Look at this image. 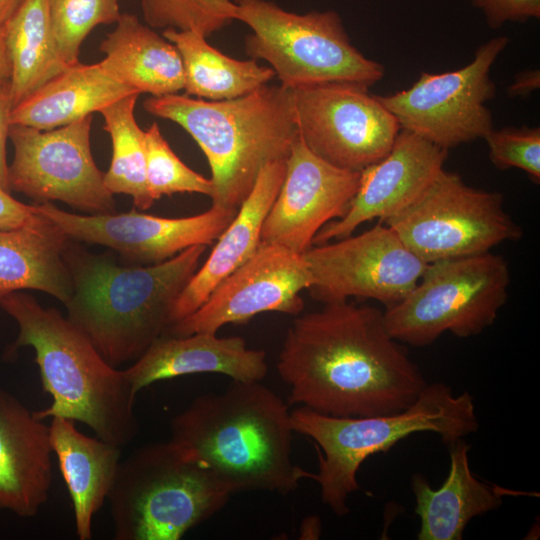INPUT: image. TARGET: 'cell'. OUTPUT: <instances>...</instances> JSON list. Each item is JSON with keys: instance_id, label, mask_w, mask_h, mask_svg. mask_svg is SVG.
Masks as SVG:
<instances>
[{"instance_id": "obj_1", "label": "cell", "mask_w": 540, "mask_h": 540, "mask_svg": "<svg viewBox=\"0 0 540 540\" xmlns=\"http://www.w3.org/2000/svg\"><path fill=\"white\" fill-rule=\"evenodd\" d=\"M277 371L290 388L289 403L334 417L400 412L427 384L388 333L383 311L347 300L297 315Z\"/></svg>"}, {"instance_id": "obj_2", "label": "cell", "mask_w": 540, "mask_h": 540, "mask_svg": "<svg viewBox=\"0 0 540 540\" xmlns=\"http://www.w3.org/2000/svg\"><path fill=\"white\" fill-rule=\"evenodd\" d=\"M288 406L261 381H233L221 393L197 396L170 422V441L206 467L232 495H287L310 473L291 459Z\"/></svg>"}, {"instance_id": "obj_3", "label": "cell", "mask_w": 540, "mask_h": 540, "mask_svg": "<svg viewBox=\"0 0 540 540\" xmlns=\"http://www.w3.org/2000/svg\"><path fill=\"white\" fill-rule=\"evenodd\" d=\"M205 245L154 265H122L69 239L64 257L73 291L67 318L112 366L135 362L164 335L173 305L200 266Z\"/></svg>"}, {"instance_id": "obj_4", "label": "cell", "mask_w": 540, "mask_h": 540, "mask_svg": "<svg viewBox=\"0 0 540 540\" xmlns=\"http://www.w3.org/2000/svg\"><path fill=\"white\" fill-rule=\"evenodd\" d=\"M0 306L18 325L14 346L34 349L42 387L52 398L35 416L78 421L121 449L130 444L139 431L137 392L125 371L110 365L67 317L33 296L13 292Z\"/></svg>"}, {"instance_id": "obj_5", "label": "cell", "mask_w": 540, "mask_h": 540, "mask_svg": "<svg viewBox=\"0 0 540 540\" xmlns=\"http://www.w3.org/2000/svg\"><path fill=\"white\" fill-rule=\"evenodd\" d=\"M143 107L195 140L210 166L212 205L225 208L238 209L262 168L286 159L299 136L292 91L282 85L221 101L178 93L150 96Z\"/></svg>"}, {"instance_id": "obj_6", "label": "cell", "mask_w": 540, "mask_h": 540, "mask_svg": "<svg viewBox=\"0 0 540 540\" xmlns=\"http://www.w3.org/2000/svg\"><path fill=\"white\" fill-rule=\"evenodd\" d=\"M290 416L293 431L315 442L314 480L323 503L337 516L348 514V497L359 490L357 472L368 457L389 451L414 433H436L448 445L479 426L472 396L455 395L441 382L426 384L411 405L393 414L334 417L299 407Z\"/></svg>"}, {"instance_id": "obj_7", "label": "cell", "mask_w": 540, "mask_h": 540, "mask_svg": "<svg viewBox=\"0 0 540 540\" xmlns=\"http://www.w3.org/2000/svg\"><path fill=\"white\" fill-rule=\"evenodd\" d=\"M232 493L170 440L121 460L108 494L115 540H179Z\"/></svg>"}, {"instance_id": "obj_8", "label": "cell", "mask_w": 540, "mask_h": 540, "mask_svg": "<svg viewBox=\"0 0 540 540\" xmlns=\"http://www.w3.org/2000/svg\"><path fill=\"white\" fill-rule=\"evenodd\" d=\"M233 1L236 20L251 29L245 38L246 54L267 61L280 85L294 89L351 82L371 87L384 77V66L352 44L337 12L297 14L268 0Z\"/></svg>"}, {"instance_id": "obj_9", "label": "cell", "mask_w": 540, "mask_h": 540, "mask_svg": "<svg viewBox=\"0 0 540 540\" xmlns=\"http://www.w3.org/2000/svg\"><path fill=\"white\" fill-rule=\"evenodd\" d=\"M510 282L507 261L491 251L429 263L415 287L383 311L386 329L398 342L416 347L445 332L476 336L497 319Z\"/></svg>"}, {"instance_id": "obj_10", "label": "cell", "mask_w": 540, "mask_h": 540, "mask_svg": "<svg viewBox=\"0 0 540 540\" xmlns=\"http://www.w3.org/2000/svg\"><path fill=\"white\" fill-rule=\"evenodd\" d=\"M383 223L427 264L489 252L523 236L500 192L469 186L445 169L412 204Z\"/></svg>"}, {"instance_id": "obj_11", "label": "cell", "mask_w": 540, "mask_h": 540, "mask_svg": "<svg viewBox=\"0 0 540 540\" xmlns=\"http://www.w3.org/2000/svg\"><path fill=\"white\" fill-rule=\"evenodd\" d=\"M508 42L506 36L494 37L476 49L467 65L422 72L409 88L379 99L401 129L445 150L483 139L494 128L487 107L496 94L491 69Z\"/></svg>"}, {"instance_id": "obj_12", "label": "cell", "mask_w": 540, "mask_h": 540, "mask_svg": "<svg viewBox=\"0 0 540 540\" xmlns=\"http://www.w3.org/2000/svg\"><path fill=\"white\" fill-rule=\"evenodd\" d=\"M93 116L51 130L11 124L14 157L8 166L11 191L37 204L61 201L90 214L113 213L116 202L104 184L90 146Z\"/></svg>"}, {"instance_id": "obj_13", "label": "cell", "mask_w": 540, "mask_h": 540, "mask_svg": "<svg viewBox=\"0 0 540 540\" xmlns=\"http://www.w3.org/2000/svg\"><path fill=\"white\" fill-rule=\"evenodd\" d=\"M369 88L324 82L291 89L299 137L314 154L361 171L390 151L401 128Z\"/></svg>"}, {"instance_id": "obj_14", "label": "cell", "mask_w": 540, "mask_h": 540, "mask_svg": "<svg viewBox=\"0 0 540 540\" xmlns=\"http://www.w3.org/2000/svg\"><path fill=\"white\" fill-rule=\"evenodd\" d=\"M302 255L312 278L307 291L323 304L357 297L389 307L415 287L428 265L383 222Z\"/></svg>"}, {"instance_id": "obj_15", "label": "cell", "mask_w": 540, "mask_h": 540, "mask_svg": "<svg viewBox=\"0 0 540 540\" xmlns=\"http://www.w3.org/2000/svg\"><path fill=\"white\" fill-rule=\"evenodd\" d=\"M68 238L115 250L128 265H154L195 245H210L235 217L238 209L212 205L207 211L181 218L137 212L80 215L51 202L32 205Z\"/></svg>"}, {"instance_id": "obj_16", "label": "cell", "mask_w": 540, "mask_h": 540, "mask_svg": "<svg viewBox=\"0 0 540 540\" xmlns=\"http://www.w3.org/2000/svg\"><path fill=\"white\" fill-rule=\"evenodd\" d=\"M312 283L302 254L263 244L226 276L193 313L171 325L164 335L216 334L223 326L244 324L264 312L299 315L300 295Z\"/></svg>"}, {"instance_id": "obj_17", "label": "cell", "mask_w": 540, "mask_h": 540, "mask_svg": "<svg viewBox=\"0 0 540 540\" xmlns=\"http://www.w3.org/2000/svg\"><path fill=\"white\" fill-rule=\"evenodd\" d=\"M359 181L360 171L328 163L298 136L286 159L280 190L263 222L261 243L305 253L325 225L347 212Z\"/></svg>"}, {"instance_id": "obj_18", "label": "cell", "mask_w": 540, "mask_h": 540, "mask_svg": "<svg viewBox=\"0 0 540 540\" xmlns=\"http://www.w3.org/2000/svg\"><path fill=\"white\" fill-rule=\"evenodd\" d=\"M448 150L400 129L390 151L360 171V181L347 212L325 225L313 245L348 237L363 223L386 219L412 204L440 173Z\"/></svg>"}, {"instance_id": "obj_19", "label": "cell", "mask_w": 540, "mask_h": 540, "mask_svg": "<svg viewBox=\"0 0 540 540\" xmlns=\"http://www.w3.org/2000/svg\"><path fill=\"white\" fill-rule=\"evenodd\" d=\"M49 425L0 386V509L33 517L53 481Z\"/></svg>"}, {"instance_id": "obj_20", "label": "cell", "mask_w": 540, "mask_h": 540, "mask_svg": "<svg viewBox=\"0 0 540 540\" xmlns=\"http://www.w3.org/2000/svg\"><path fill=\"white\" fill-rule=\"evenodd\" d=\"M267 370L266 353L248 348L242 337L194 333L160 336L124 371L138 393L160 380L199 373L224 374L233 381H262Z\"/></svg>"}, {"instance_id": "obj_21", "label": "cell", "mask_w": 540, "mask_h": 540, "mask_svg": "<svg viewBox=\"0 0 540 540\" xmlns=\"http://www.w3.org/2000/svg\"><path fill=\"white\" fill-rule=\"evenodd\" d=\"M286 159L275 160L262 168L252 190L217 238L208 258L177 297L170 326L198 309L226 276L257 251L261 245L263 222L284 180Z\"/></svg>"}, {"instance_id": "obj_22", "label": "cell", "mask_w": 540, "mask_h": 540, "mask_svg": "<svg viewBox=\"0 0 540 540\" xmlns=\"http://www.w3.org/2000/svg\"><path fill=\"white\" fill-rule=\"evenodd\" d=\"M448 447L449 474L439 489H432L422 474H414L411 480L415 513L420 518L419 540H461L472 518L502 505V489L473 475L468 459L470 445L460 439Z\"/></svg>"}, {"instance_id": "obj_23", "label": "cell", "mask_w": 540, "mask_h": 540, "mask_svg": "<svg viewBox=\"0 0 540 540\" xmlns=\"http://www.w3.org/2000/svg\"><path fill=\"white\" fill-rule=\"evenodd\" d=\"M52 452L69 492L79 540L92 539L95 514L113 485L121 448L81 433L75 421L52 417L49 425Z\"/></svg>"}, {"instance_id": "obj_24", "label": "cell", "mask_w": 540, "mask_h": 540, "mask_svg": "<svg viewBox=\"0 0 540 540\" xmlns=\"http://www.w3.org/2000/svg\"><path fill=\"white\" fill-rule=\"evenodd\" d=\"M101 66L137 93L159 97L184 89V69L177 48L130 13L100 43Z\"/></svg>"}, {"instance_id": "obj_25", "label": "cell", "mask_w": 540, "mask_h": 540, "mask_svg": "<svg viewBox=\"0 0 540 540\" xmlns=\"http://www.w3.org/2000/svg\"><path fill=\"white\" fill-rule=\"evenodd\" d=\"M35 214L23 227L0 230V300L13 292L32 289L65 304L73 291L64 257L70 238L52 221Z\"/></svg>"}, {"instance_id": "obj_26", "label": "cell", "mask_w": 540, "mask_h": 540, "mask_svg": "<svg viewBox=\"0 0 540 540\" xmlns=\"http://www.w3.org/2000/svg\"><path fill=\"white\" fill-rule=\"evenodd\" d=\"M134 93L137 92L113 78L99 62H78L17 104L12 110L11 124L55 129L100 112Z\"/></svg>"}, {"instance_id": "obj_27", "label": "cell", "mask_w": 540, "mask_h": 540, "mask_svg": "<svg viewBox=\"0 0 540 540\" xmlns=\"http://www.w3.org/2000/svg\"><path fill=\"white\" fill-rule=\"evenodd\" d=\"M162 35L178 50L184 69V91L208 101H221L249 94L267 85L275 76L257 60H238L212 47L194 31L165 29Z\"/></svg>"}, {"instance_id": "obj_28", "label": "cell", "mask_w": 540, "mask_h": 540, "mask_svg": "<svg viewBox=\"0 0 540 540\" xmlns=\"http://www.w3.org/2000/svg\"><path fill=\"white\" fill-rule=\"evenodd\" d=\"M5 28L14 108L68 66L55 44L48 0H24Z\"/></svg>"}, {"instance_id": "obj_29", "label": "cell", "mask_w": 540, "mask_h": 540, "mask_svg": "<svg viewBox=\"0 0 540 540\" xmlns=\"http://www.w3.org/2000/svg\"><path fill=\"white\" fill-rule=\"evenodd\" d=\"M139 94L125 96L104 107V130L112 142L110 167L104 173V184L110 193L132 197L139 210L149 209L151 198L146 180V149L144 131L138 126L134 110Z\"/></svg>"}, {"instance_id": "obj_30", "label": "cell", "mask_w": 540, "mask_h": 540, "mask_svg": "<svg viewBox=\"0 0 540 540\" xmlns=\"http://www.w3.org/2000/svg\"><path fill=\"white\" fill-rule=\"evenodd\" d=\"M51 29L66 66L79 62L80 47L98 25L116 23L118 0H48Z\"/></svg>"}, {"instance_id": "obj_31", "label": "cell", "mask_w": 540, "mask_h": 540, "mask_svg": "<svg viewBox=\"0 0 540 540\" xmlns=\"http://www.w3.org/2000/svg\"><path fill=\"white\" fill-rule=\"evenodd\" d=\"M141 9L153 29L194 31L206 38L237 17L232 0H141Z\"/></svg>"}, {"instance_id": "obj_32", "label": "cell", "mask_w": 540, "mask_h": 540, "mask_svg": "<svg viewBox=\"0 0 540 540\" xmlns=\"http://www.w3.org/2000/svg\"><path fill=\"white\" fill-rule=\"evenodd\" d=\"M146 180L151 198L175 193H199L212 196L213 184L201 174L189 168L171 149L157 123L146 131Z\"/></svg>"}, {"instance_id": "obj_33", "label": "cell", "mask_w": 540, "mask_h": 540, "mask_svg": "<svg viewBox=\"0 0 540 540\" xmlns=\"http://www.w3.org/2000/svg\"><path fill=\"white\" fill-rule=\"evenodd\" d=\"M488 157L499 170L520 169L536 184L540 182V128H493L483 138Z\"/></svg>"}, {"instance_id": "obj_34", "label": "cell", "mask_w": 540, "mask_h": 540, "mask_svg": "<svg viewBox=\"0 0 540 540\" xmlns=\"http://www.w3.org/2000/svg\"><path fill=\"white\" fill-rule=\"evenodd\" d=\"M482 11L487 25L499 29L508 22L540 18V0H471Z\"/></svg>"}, {"instance_id": "obj_35", "label": "cell", "mask_w": 540, "mask_h": 540, "mask_svg": "<svg viewBox=\"0 0 540 540\" xmlns=\"http://www.w3.org/2000/svg\"><path fill=\"white\" fill-rule=\"evenodd\" d=\"M12 110L10 80H2L0 81V186L10 193L6 143L9 139Z\"/></svg>"}, {"instance_id": "obj_36", "label": "cell", "mask_w": 540, "mask_h": 540, "mask_svg": "<svg viewBox=\"0 0 540 540\" xmlns=\"http://www.w3.org/2000/svg\"><path fill=\"white\" fill-rule=\"evenodd\" d=\"M36 214L32 205L24 204L0 186V230L17 229L30 223Z\"/></svg>"}, {"instance_id": "obj_37", "label": "cell", "mask_w": 540, "mask_h": 540, "mask_svg": "<svg viewBox=\"0 0 540 540\" xmlns=\"http://www.w3.org/2000/svg\"><path fill=\"white\" fill-rule=\"evenodd\" d=\"M540 87L539 69L523 70L514 76L512 83L508 86L509 97H528Z\"/></svg>"}, {"instance_id": "obj_38", "label": "cell", "mask_w": 540, "mask_h": 540, "mask_svg": "<svg viewBox=\"0 0 540 540\" xmlns=\"http://www.w3.org/2000/svg\"><path fill=\"white\" fill-rule=\"evenodd\" d=\"M11 62L6 46V28L0 27V81L10 80Z\"/></svg>"}, {"instance_id": "obj_39", "label": "cell", "mask_w": 540, "mask_h": 540, "mask_svg": "<svg viewBox=\"0 0 540 540\" xmlns=\"http://www.w3.org/2000/svg\"><path fill=\"white\" fill-rule=\"evenodd\" d=\"M321 534V520L317 516H309L301 523V539H317Z\"/></svg>"}, {"instance_id": "obj_40", "label": "cell", "mask_w": 540, "mask_h": 540, "mask_svg": "<svg viewBox=\"0 0 540 540\" xmlns=\"http://www.w3.org/2000/svg\"><path fill=\"white\" fill-rule=\"evenodd\" d=\"M24 0H0V27L16 13Z\"/></svg>"}]
</instances>
